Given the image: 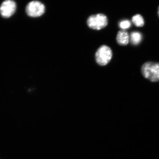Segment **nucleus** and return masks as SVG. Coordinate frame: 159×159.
<instances>
[{
	"instance_id": "nucleus-1",
	"label": "nucleus",
	"mask_w": 159,
	"mask_h": 159,
	"mask_svg": "<svg viewBox=\"0 0 159 159\" xmlns=\"http://www.w3.org/2000/svg\"><path fill=\"white\" fill-rule=\"evenodd\" d=\"M141 73L144 78L153 82L159 81V63L148 61L141 67Z\"/></svg>"
},
{
	"instance_id": "nucleus-2",
	"label": "nucleus",
	"mask_w": 159,
	"mask_h": 159,
	"mask_svg": "<svg viewBox=\"0 0 159 159\" xmlns=\"http://www.w3.org/2000/svg\"><path fill=\"white\" fill-rule=\"evenodd\" d=\"M112 57V50L107 45H103L99 48L95 53V60L101 66H105L110 62Z\"/></svg>"
},
{
	"instance_id": "nucleus-3",
	"label": "nucleus",
	"mask_w": 159,
	"mask_h": 159,
	"mask_svg": "<svg viewBox=\"0 0 159 159\" xmlns=\"http://www.w3.org/2000/svg\"><path fill=\"white\" fill-rule=\"evenodd\" d=\"M87 24L90 28L100 30L106 27L108 24V20L106 16L102 14L91 16L87 20Z\"/></svg>"
},
{
	"instance_id": "nucleus-4",
	"label": "nucleus",
	"mask_w": 159,
	"mask_h": 159,
	"mask_svg": "<svg viewBox=\"0 0 159 159\" xmlns=\"http://www.w3.org/2000/svg\"><path fill=\"white\" fill-rule=\"evenodd\" d=\"M45 7L44 5L38 1L30 2L26 7V11L29 16L39 17L44 13Z\"/></svg>"
},
{
	"instance_id": "nucleus-5",
	"label": "nucleus",
	"mask_w": 159,
	"mask_h": 159,
	"mask_svg": "<svg viewBox=\"0 0 159 159\" xmlns=\"http://www.w3.org/2000/svg\"><path fill=\"white\" fill-rule=\"evenodd\" d=\"M16 5L13 0H5L0 7V13L4 18L11 17L15 13Z\"/></svg>"
},
{
	"instance_id": "nucleus-6",
	"label": "nucleus",
	"mask_w": 159,
	"mask_h": 159,
	"mask_svg": "<svg viewBox=\"0 0 159 159\" xmlns=\"http://www.w3.org/2000/svg\"><path fill=\"white\" fill-rule=\"evenodd\" d=\"M130 37L125 30L119 31L117 34L116 41L118 44L121 46H126L128 44Z\"/></svg>"
},
{
	"instance_id": "nucleus-7",
	"label": "nucleus",
	"mask_w": 159,
	"mask_h": 159,
	"mask_svg": "<svg viewBox=\"0 0 159 159\" xmlns=\"http://www.w3.org/2000/svg\"><path fill=\"white\" fill-rule=\"evenodd\" d=\"M131 43L134 45H138L142 39V33L138 31H134L131 33L130 37Z\"/></svg>"
},
{
	"instance_id": "nucleus-8",
	"label": "nucleus",
	"mask_w": 159,
	"mask_h": 159,
	"mask_svg": "<svg viewBox=\"0 0 159 159\" xmlns=\"http://www.w3.org/2000/svg\"><path fill=\"white\" fill-rule=\"evenodd\" d=\"M132 21L134 25L137 27H142L144 25L143 17L140 14H136L133 16Z\"/></svg>"
},
{
	"instance_id": "nucleus-9",
	"label": "nucleus",
	"mask_w": 159,
	"mask_h": 159,
	"mask_svg": "<svg viewBox=\"0 0 159 159\" xmlns=\"http://www.w3.org/2000/svg\"><path fill=\"white\" fill-rule=\"evenodd\" d=\"M119 26L123 30L128 29L131 27V22L128 20H124L119 23Z\"/></svg>"
},
{
	"instance_id": "nucleus-10",
	"label": "nucleus",
	"mask_w": 159,
	"mask_h": 159,
	"mask_svg": "<svg viewBox=\"0 0 159 159\" xmlns=\"http://www.w3.org/2000/svg\"><path fill=\"white\" fill-rule=\"evenodd\" d=\"M157 13H158V16L159 17V6H158V8Z\"/></svg>"
}]
</instances>
